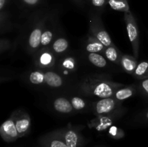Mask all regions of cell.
I'll return each instance as SVG.
<instances>
[{"label": "cell", "mask_w": 148, "mask_h": 147, "mask_svg": "<svg viewBox=\"0 0 148 147\" xmlns=\"http://www.w3.org/2000/svg\"><path fill=\"white\" fill-rule=\"evenodd\" d=\"M69 41L65 37H58L53 40L51 45V50L56 54H62L66 51L69 48Z\"/></svg>", "instance_id": "obj_19"}, {"label": "cell", "mask_w": 148, "mask_h": 147, "mask_svg": "<svg viewBox=\"0 0 148 147\" xmlns=\"http://www.w3.org/2000/svg\"><path fill=\"white\" fill-rule=\"evenodd\" d=\"M61 67L68 72L75 71L77 68V63L73 57H66L61 61Z\"/></svg>", "instance_id": "obj_24"}, {"label": "cell", "mask_w": 148, "mask_h": 147, "mask_svg": "<svg viewBox=\"0 0 148 147\" xmlns=\"http://www.w3.org/2000/svg\"><path fill=\"white\" fill-rule=\"evenodd\" d=\"M120 102L114 97L102 98L93 104L92 111L96 116L119 113Z\"/></svg>", "instance_id": "obj_6"}, {"label": "cell", "mask_w": 148, "mask_h": 147, "mask_svg": "<svg viewBox=\"0 0 148 147\" xmlns=\"http://www.w3.org/2000/svg\"><path fill=\"white\" fill-rule=\"evenodd\" d=\"M53 107L55 110L60 113H71L74 110V108L70 101L63 97H60L55 99L53 102Z\"/></svg>", "instance_id": "obj_13"}, {"label": "cell", "mask_w": 148, "mask_h": 147, "mask_svg": "<svg viewBox=\"0 0 148 147\" xmlns=\"http://www.w3.org/2000/svg\"><path fill=\"white\" fill-rule=\"evenodd\" d=\"M62 138L69 147H82L85 144V139L79 131L71 125L58 130Z\"/></svg>", "instance_id": "obj_5"}, {"label": "cell", "mask_w": 148, "mask_h": 147, "mask_svg": "<svg viewBox=\"0 0 148 147\" xmlns=\"http://www.w3.org/2000/svg\"><path fill=\"white\" fill-rule=\"evenodd\" d=\"M108 134L111 138H114V139H121V138H124L125 135L124 131L116 125H111L108 128Z\"/></svg>", "instance_id": "obj_27"}, {"label": "cell", "mask_w": 148, "mask_h": 147, "mask_svg": "<svg viewBox=\"0 0 148 147\" xmlns=\"http://www.w3.org/2000/svg\"><path fill=\"white\" fill-rule=\"evenodd\" d=\"M54 30H53V26L52 27H48V26H46V23L43 33H42L41 41H40V48L49 47L51 45V43L54 40Z\"/></svg>", "instance_id": "obj_18"}, {"label": "cell", "mask_w": 148, "mask_h": 147, "mask_svg": "<svg viewBox=\"0 0 148 147\" xmlns=\"http://www.w3.org/2000/svg\"><path fill=\"white\" fill-rule=\"evenodd\" d=\"M39 144L42 147H69L58 131H52L40 137Z\"/></svg>", "instance_id": "obj_10"}, {"label": "cell", "mask_w": 148, "mask_h": 147, "mask_svg": "<svg viewBox=\"0 0 148 147\" xmlns=\"http://www.w3.org/2000/svg\"><path fill=\"white\" fill-rule=\"evenodd\" d=\"M11 0H0V12L6 11V8Z\"/></svg>", "instance_id": "obj_31"}, {"label": "cell", "mask_w": 148, "mask_h": 147, "mask_svg": "<svg viewBox=\"0 0 148 147\" xmlns=\"http://www.w3.org/2000/svg\"><path fill=\"white\" fill-rule=\"evenodd\" d=\"M88 59L92 64L98 68H105L107 66V60L100 53H88Z\"/></svg>", "instance_id": "obj_22"}, {"label": "cell", "mask_w": 148, "mask_h": 147, "mask_svg": "<svg viewBox=\"0 0 148 147\" xmlns=\"http://www.w3.org/2000/svg\"><path fill=\"white\" fill-rule=\"evenodd\" d=\"M36 64L41 69H51L56 62L54 54L51 48H43L39 49L36 56Z\"/></svg>", "instance_id": "obj_9"}, {"label": "cell", "mask_w": 148, "mask_h": 147, "mask_svg": "<svg viewBox=\"0 0 148 147\" xmlns=\"http://www.w3.org/2000/svg\"><path fill=\"white\" fill-rule=\"evenodd\" d=\"M137 59L134 56L122 54L120 66L127 74H133L138 64Z\"/></svg>", "instance_id": "obj_14"}, {"label": "cell", "mask_w": 148, "mask_h": 147, "mask_svg": "<svg viewBox=\"0 0 148 147\" xmlns=\"http://www.w3.org/2000/svg\"><path fill=\"white\" fill-rule=\"evenodd\" d=\"M123 53L119 51L115 45L106 48L103 52V56L107 60L117 65H120L121 56Z\"/></svg>", "instance_id": "obj_15"}, {"label": "cell", "mask_w": 148, "mask_h": 147, "mask_svg": "<svg viewBox=\"0 0 148 147\" xmlns=\"http://www.w3.org/2000/svg\"><path fill=\"white\" fill-rule=\"evenodd\" d=\"M89 27L90 34L96 37L106 47L114 46V44L113 43L108 32L106 30L99 14L96 13H92L90 14Z\"/></svg>", "instance_id": "obj_3"}, {"label": "cell", "mask_w": 148, "mask_h": 147, "mask_svg": "<svg viewBox=\"0 0 148 147\" xmlns=\"http://www.w3.org/2000/svg\"><path fill=\"white\" fill-rule=\"evenodd\" d=\"M28 80L33 84H42L45 83V72L41 71H34L30 72L28 76Z\"/></svg>", "instance_id": "obj_23"}, {"label": "cell", "mask_w": 148, "mask_h": 147, "mask_svg": "<svg viewBox=\"0 0 148 147\" xmlns=\"http://www.w3.org/2000/svg\"><path fill=\"white\" fill-rule=\"evenodd\" d=\"M124 22H125L129 39L131 42L132 47L133 49V55L136 59H137L139 56V48H140L139 30L135 18L131 12L124 13Z\"/></svg>", "instance_id": "obj_4"}, {"label": "cell", "mask_w": 148, "mask_h": 147, "mask_svg": "<svg viewBox=\"0 0 148 147\" xmlns=\"http://www.w3.org/2000/svg\"><path fill=\"white\" fill-rule=\"evenodd\" d=\"M106 46L98 40L96 37L89 33L86 42L85 43V49L88 53H96L103 54Z\"/></svg>", "instance_id": "obj_12"}, {"label": "cell", "mask_w": 148, "mask_h": 147, "mask_svg": "<svg viewBox=\"0 0 148 147\" xmlns=\"http://www.w3.org/2000/svg\"><path fill=\"white\" fill-rule=\"evenodd\" d=\"M108 4L112 10L123 12H130L128 0H108Z\"/></svg>", "instance_id": "obj_20"}, {"label": "cell", "mask_w": 148, "mask_h": 147, "mask_svg": "<svg viewBox=\"0 0 148 147\" xmlns=\"http://www.w3.org/2000/svg\"><path fill=\"white\" fill-rule=\"evenodd\" d=\"M120 114H110V115H104L96 116L95 119L92 120L89 122V127L90 128H94L98 131H103L108 129L112 125L114 120H115L116 115Z\"/></svg>", "instance_id": "obj_11"}, {"label": "cell", "mask_w": 148, "mask_h": 147, "mask_svg": "<svg viewBox=\"0 0 148 147\" xmlns=\"http://www.w3.org/2000/svg\"><path fill=\"white\" fill-rule=\"evenodd\" d=\"M23 8L33 9L41 5L43 0H16Z\"/></svg>", "instance_id": "obj_25"}, {"label": "cell", "mask_w": 148, "mask_h": 147, "mask_svg": "<svg viewBox=\"0 0 148 147\" xmlns=\"http://www.w3.org/2000/svg\"><path fill=\"white\" fill-rule=\"evenodd\" d=\"M96 8H104L108 4V0H85Z\"/></svg>", "instance_id": "obj_28"}, {"label": "cell", "mask_w": 148, "mask_h": 147, "mask_svg": "<svg viewBox=\"0 0 148 147\" xmlns=\"http://www.w3.org/2000/svg\"><path fill=\"white\" fill-rule=\"evenodd\" d=\"M50 14L47 12L45 14L41 13L40 17H39L37 21L34 23V25L30 31L27 40V48H28L29 53H36L38 51L39 48H40L42 33Z\"/></svg>", "instance_id": "obj_2"}, {"label": "cell", "mask_w": 148, "mask_h": 147, "mask_svg": "<svg viewBox=\"0 0 148 147\" xmlns=\"http://www.w3.org/2000/svg\"><path fill=\"white\" fill-rule=\"evenodd\" d=\"M124 84L111 80L104 75H89L79 84L80 92L98 98L112 97L116 91Z\"/></svg>", "instance_id": "obj_1"}, {"label": "cell", "mask_w": 148, "mask_h": 147, "mask_svg": "<svg viewBox=\"0 0 148 147\" xmlns=\"http://www.w3.org/2000/svg\"><path fill=\"white\" fill-rule=\"evenodd\" d=\"M14 118V123L18 132L19 137L25 136L27 135L30 130L31 126V120L30 115L25 111L19 110H15L12 113Z\"/></svg>", "instance_id": "obj_7"}, {"label": "cell", "mask_w": 148, "mask_h": 147, "mask_svg": "<svg viewBox=\"0 0 148 147\" xmlns=\"http://www.w3.org/2000/svg\"><path fill=\"white\" fill-rule=\"evenodd\" d=\"M145 118L148 120V111L147 112H146V114H145Z\"/></svg>", "instance_id": "obj_33"}, {"label": "cell", "mask_w": 148, "mask_h": 147, "mask_svg": "<svg viewBox=\"0 0 148 147\" xmlns=\"http://www.w3.org/2000/svg\"><path fill=\"white\" fill-rule=\"evenodd\" d=\"M70 102L75 110H82L85 109L87 105L85 100L79 97H73L71 98Z\"/></svg>", "instance_id": "obj_26"}, {"label": "cell", "mask_w": 148, "mask_h": 147, "mask_svg": "<svg viewBox=\"0 0 148 147\" xmlns=\"http://www.w3.org/2000/svg\"><path fill=\"white\" fill-rule=\"evenodd\" d=\"M140 87L142 92L145 95L148 96V78L147 79H143L140 84Z\"/></svg>", "instance_id": "obj_30"}, {"label": "cell", "mask_w": 148, "mask_h": 147, "mask_svg": "<svg viewBox=\"0 0 148 147\" xmlns=\"http://www.w3.org/2000/svg\"><path fill=\"white\" fill-rule=\"evenodd\" d=\"M72 1L80 8H83L84 6H85V0H72Z\"/></svg>", "instance_id": "obj_32"}, {"label": "cell", "mask_w": 148, "mask_h": 147, "mask_svg": "<svg viewBox=\"0 0 148 147\" xmlns=\"http://www.w3.org/2000/svg\"><path fill=\"white\" fill-rule=\"evenodd\" d=\"M10 48V43L7 39L1 38V43H0V52L1 53H3L4 51L8 50Z\"/></svg>", "instance_id": "obj_29"}, {"label": "cell", "mask_w": 148, "mask_h": 147, "mask_svg": "<svg viewBox=\"0 0 148 147\" xmlns=\"http://www.w3.org/2000/svg\"><path fill=\"white\" fill-rule=\"evenodd\" d=\"M136 93V88L134 86L130 85V86H124L123 87H121L118 90L116 91L114 93L113 97L115 98L116 100L121 101L127 99L128 98H130L134 95Z\"/></svg>", "instance_id": "obj_17"}, {"label": "cell", "mask_w": 148, "mask_h": 147, "mask_svg": "<svg viewBox=\"0 0 148 147\" xmlns=\"http://www.w3.org/2000/svg\"><path fill=\"white\" fill-rule=\"evenodd\" d=\"M0 135L2 139L7 143L13 142L20 138L14 123V118L12 115L1 124L0 127Z\"/></svg>", "instance_id": "obj_8"}, {"label": "cell", "mask_w": 148, "mask_h": 147, "mask_svg": "<svg viewBox=\"0 0 148 147\" xmlns=\"http://www.w3.org/2000/svg\"><path fill=\"white\" fill-rule=\"evenodd\" d=\"M45 83L51 87L57 88L63 85L64 80L62 76L51 71L45 72Z\"/></svg>", "instance_id": "obj_16"}, {"label": "cell", "mask_w": 148, "mask_h": 147, "mask_svg": "<svg viewBox=\"0 0 148 147\" xmlns=\"http://www.w3.org/2000/svg\"><path fill=\"white\" fill-rule=\"evenodd\" d=\"M136 79L143 80L148 78V61H143L137 64V68L133 74Z\"/></svg>", "instance_id": "obj_21"}]
</instances>
